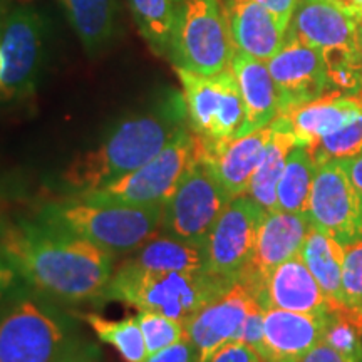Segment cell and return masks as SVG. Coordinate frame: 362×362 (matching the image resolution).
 <instances>
[{"label":"cell","mask_w":362,"mask_h":362,"mask_svg":"<svg viewBox=\"0 0 362 362\" xmlns=\"http://www.w3.org/2000/svg\"><path fill=\"white\" fill-rule=\"evenodd\" d=\"M0 253L27 282L66 302L104 297L115 255L42 220L0 218Z\"/></svg>","instance_id":"cell-1"},{"label":"cell","mask_w":362,"mask_h":362,"mask_svg":"<svg viewBox=\"0 0 362 362\" xmlns=\"http://www.w3.org/2000/svg\"><path fill=\"white\" fill-rule=\"evenodd\" d=\"M187 126L183 94L170 90L156 106L128 116L96 148L76 158L62 181L76 193L101 189L146 165Z\"/></svg>","instance_id":"cell-2"},{"label":"cell","mask_w":362,"mask_h":362,"mask_svg":"<svg viewBox=\"0 0 362 362\" xmlns=\"http://www.w3.org/2000/svg\"><path fill=\"white\" fill-rule=\"evenodd\" d=\"M232 284L208 270L155 272L124 260L112 272L104 297L136 310L160 312L185 324Z\"/></svg>","instance_id":"cell-3"},{"label":"cell","mask_w":362,"mask_h":362,"mask_svg":"<svg viewBox=\"0 0 362 362\" xmlns=\"http://www.w3.org/2000/svg\"><path fill=\"white\" fill-rule=\"evenodd\" d=\"M40 220L121 255L138 250L161 232L163 206L107 205L71 198L45 206Z\"/></svg>","instance_id":"cell-4"},{"label":"cell","mask_w":362,"mask_h":362,"mask_svg":"<svg viewBox=\"0 0 362 362\" xmlns=\"http://www.w3.org/2000/svg\"><path fill=\"white\" fill-rule=\"evenodd\" d=\"M235 52L221 0H181L168 49L171 64L215 76L230 69Z\"/></svg>","instance_id":"cell-5"},{"label":"cell","mask_w":362,"mask_h":362,"mask_svg":"<svg viewBox=\"0 0 362 362\" xmlns=\"http://www.w3.org/2000/svg\"><path fill=\"white\" fill-rule=\"evenodd\" d=\"M197 158V136L187 126L141 168L96 192L76 193L74 198L107 205L163 206Z\"/></svg>","instance_id":"cell-6"},{"label":"cell","mask_w":362,"mask_h":362,"mask_svg":"<svg viewBox=\"0 0 362 362\" xmlns=\"http://www.w3.org/2000/svg\"><path fill=\"white\" fill-rule=\"evenodd\" d=\"M187 107L188 128L206 146L238 138L245 123V106L230 69L202 76L175 67Z\"/></svg>","instance_id":"cell-7"},{"label":"cell","mask_w":362,"mask_h":362,"mask_svg":"<svg viewBox=\"0 0 362 362\" xmlns=\"http://www.w3.org/2000/svg\"><path fill=\"white\" fill-rule=\"evenodd\" d=\"M86 354L64 325L30 298L0 314V362H71Z\"/></svg>","instance_id":"cell-8"},{"label":"cell","mask_w":362,"mask_h":362,"mask_svg":"<svg viewBox=\"0 0 362 362\" xmlns=\"http://www.w3.org/2000/svg\"><path fill=\"white\" fill-rule=\"evenodd\" d=\"M230 202L232 198L206 163L197 158L163 205L160 233L205 245L211 228Z\"/></svg>","instance_id":"cell-9"},{"label":"cell","mask_w":362,"mask_h":362,"mask_svg":"<svg viewBox=\"0 0 362 362\" xmlns=\"http://www.w3.org/2000/svg\"><path fill=\"white\" fill-rule=\"evenodd\" d=\"M267 211L248 194L233 198L216 220L205 242L206 270L237 282L250 264Z\"/></svg>","instance_id":"cell-10"},{"label":"cell","mask_w":362,"mask_h":362,"mask_svg":"<svg viewBox=\"0 0 362 362\" xmlns=\"http://www.w3.org/2000/svg\"><path fill=\"white\" fill-rule=\"evenodd\" d=\"M45 22L30 6L8 11L0 30V101L22 98L33 90L42 59Z\"/></svg>","instance_id":"cell-11"},{"label":"cell","mask_w":362,"mask_h":362,"mask_svg":"<svg viewBox=\"0 0 362 362\" xmlns=\"http://www.w3.org/2000/svg\"><path fill=\"white\" fill-rule=\"evenodd\" d=\"M307 216L312 226L341 245L362 238V194L341 160L327 161L317 168Z\"/></svg>","instance_id":"cell-12"},{"label":"cell","mask_w":362,"mask_h":362,"mask_svg":"<svg viewBox=\"0 0 362 362\" xmlns=\"http://www.w3.org/2000/svg\"><path fill=\"white\" fill-rule=\"evenodd\" d=\"M267 67L279 90L280 115L330 93L324 56L292 34Z\"/></svg>","instance_id":"cell-13"},{"label":"cell","mask_w":362,"mask_h":362,"mask_svg":"<svg viewBox=\"0 0 362 362\" xmlns=\"http://www.w3.org/2000/svg\"><path fill=\"white\" fill-rule=\"evenodd\" d=\"M310 228L307 215L287 211H267L259 228L252 260L238 280L259 296L277 267L300 253L302 243Z\"/></svg>","instance_id":"cell-14"},{"label":"cell","mask_w":362,"mask_h":362,"mask_svg":"<svg viewBox=\"0 0 362 362\" xmlns=\"http://www.w3.org/2000/svg\"><path fill=\"white\" fill-rule=\"evenodd\" d=\"M287 33L317 49L324 59L359 54L356 16L336 0H298Z\"/></svg>","instance_id":"cell-15"},{"label":"cell","mask_w":362,"mask_h":362,"mask_svg":"<svg viewBox=\"0 0 362 362\" xmlns=\"http://www.w3.org/2000/svg\"><path fill=\"white\" fill-rule=\"evenodd\" d=\"M255 304V293L237 280L223 293L189 317L185 322L187 339L198 351L202 362L226 342L235 341L247 314Z\"/></svg>","instance_id":"cell-16"},{"label":"cell","mask_w":362,"mask_h":362,"mask_svg":"<svg viewBox=\"0 0 362 362\" xmlns=\"http://www.w3.org/2000/svg\"><path fill=\"white\" fill-rule=\"evenodd\" d=\"M270 136L272 123L216 146H206L197 138L198 158L206 163L218 183L233 200L247 194Z\"/></svg>","instance_id":"cell-17"},{"label":"cell","mask_w":362,"mask_h":362,"mask_svg":"<svg viewBox=\"0 0 362 362\" xmlns=\"http://www.w3.org/2000/svg\"><path fill=\"white\" fill-rule=\"evenodd\" d=\"M336 314V312H334ZM264 309V362H297L324 341L332 315Z\"/></svg>","instance_id":"cell-18"},{"label":"cell","mask_w":362,"mask_h":362,"mask_svg":"<svg viewBox=\"0 0 362 362\" xmlns=\"http://www.w3.org/2000/svg\"><path fill=\"white\" fill-rule=\"evenodd\" d=\"M257 300L264 309L275 307L314 315H330L336 312L300 255L292 257L272 272Z\"/></svg>","instance_id":"cell-19"},{"label":"cell","mask_w":362,"mask_h":362,"mask_svg":"<svg viewBox=\"0 0 362 362\" xmlns=\"http://www.w3.org/2000/svg\"><path fill=\"white\" fill-rule=\"evenodd\" d=\"M235 51L270 61L280 51L287 33L262 4L255 0H221Z\"/></svg>","instance_id":"cell-20"},{"label":"cell","mask_w":362,"mask_h":362,"mask_svg":"<svg viewBox=\"0 0 362 362\" xmlns=\"http://www.w3.org/2000/svg\"><path fill=\"white\" fill-rule=\"evenodd\" d=\"M362 112V104L356 96L325 93L314 101L284 112L297 146L309 148L324 136L336 133Z\"/></svg>","instance_id":"cell-21"},{"label":"cell","mask_w":362,"mask_h":362,"mask_svg":"<svg viewBox=\"0 0 362 362\" xmlns=\"http://www.w3.org/2000/svg\"><path fill=\"white\" fill-rule=\"evenodd\" d=\"M230 67L245 106V123L240 136L269 126L280 115V96L267 62L235 52Z\"/></svg>","instance_id":"cell-22"},{"label":"cell","mask_w":362,"mask_h":362,"mask_svg":"<svg viewBox=\"0 0 362 362\" xmlns=\"http://www.w3.org/2000/svg\"><path fill=\"white\" fill-rule=\"evenodd\" d=\"M59 4L86 52L94 56L112 42L119 21V0H59Z\"/></svg>","instance_id":"cell-23"},{"label":"cell","mask_w":362,"mask_h":362,"mask_svg":"<svg viewBox=\"0 0 362 362\" xmlns=\"http://www.w3.org/2000/svg\"><path fill=\"white\" fill-rule=\"evenodd\" d=\"M297 146L296 136L285 116L279 115L272 121V136L262 161L250 181L247 194L265 211L277 210V185L284 173L288 153Z\"/></svg>","instance_id":"cell-24"},{"label":"cell","mask_w":362,"mask_h":362,"mask_svg":"<svg viewBox=\"0 0 362 362\" xmlns=\"http://www.w3.org/2000/svg\"><path fill=\"white\" fill-rule=\"evenodd\" d=\"M298 255L304 260L310 274L314 275L317 284L320 285L332 309L336 312H344V245L310 225Z\"/></svg>","instance_id":"cell-25"},{"label":"cell","mask_w":362,"mask_h":362,"mask_svg":"<svg viewBox=\"0 0 362 362\" xmlns=\"http://www.w3.org/2000/svg\"><path fill=\"white\" fill-rule=\"evenodd\" d=\"M131 257L134 265L155 272H202L206 270L205 245L187 242L171 235L158 233Z\"/></svg>","instance_id":"cell-26"},{"label":"cell","mask_w":362,"mask_h":362,"mask_svg":"<svg viewBox=\"0 0 362 362\" xmlns=\"http://www.w3.org/2000/svg\"><path fill=\"white\" fill-rule=\"evenodd\" d=\"M317 166L309 149L296 146L288 153L277 185V210L307 215Z\"/></svg>","instance_id":"cell-27"},{"label":"cell","mask_w":362,"mask_h":362,"mask_svg":"<svg viewBox=\"0 0 362 362\" xmlns=\"http://www.w3.org/2000/svg\"><path fill=\"white\" fill-rule=\"evenodd\" d=\"M181 0H128L138 33L158 56L168 57L170 40Z\"/></svg>","instance_id":"cell-28"},{"label":"cell","mask_w":362,"mask_h":362,"mask_svg":"<svg viewBox=\"0 0 362 362\" xmlns=\"http://www.w3.org/2000/svg\"><path fill=\"white\" fill-rule=\"evenodd\" d=\"M83 319L90 325L99 341L115 347L124 362H144L148 359L149 352L136 315L110 320L98 314H86Z\"/></svg>","instance_id":"cell-29"},{"label":"cell","mask_w":362,"mask_h":362,"mask_svg":"<svg viewBox=\"0 0 362 362\" xmlns=\"http://www.w3.org/2000/svg\"><path fill=\"white\" fill-rule=\"evenodd\" d=\"M309 149L315 166L332 160H347L362 151V112L336 133L324 136Z\"/></svg>","instance_id":"cell-30"},{"label":"cell","mask_w":362,"mask_h":362,"mask_svg":"<svg viewBox=\"0 0 362 362\" xmlns=\"http://www.w3.org/2000/svg\"><path fill=\"white\" fill-rule=\"evenodd\" d=\"M344 314L362 332V238L344 245L342 265Z\"/></svg>","instance_id":"cell-31"},{"label":"cell","mask_w":362,"mask_h":362,"mask_svg":"<svg viewBox=\"0 0 362 362\" xmlns=\"http://www.w3.org/2000/svg\"><path fill=\"white\" fill-rule=\"evenodd\" d=\"M139 327H141L144 342H146L149 354L173 346V344L187 339L185 324L160 312L138 310L136 314Z\"/></svg>","instance_id":"cell-32"},{"label":"cell","mask_w":362,"mask_h":362,"mask_svg":"<svg viewBox=\"0 0 362 362\" xmlns=\"http://www.w3.org/2000/svg\"><path fill=\"white\" fill-rule=\"evenodd\" d=\"M330 90L344 96H357L362 90V59L359 54H341L324 59Z\"/></svg>","instance_id":"cell-33"},{"label":"cell","mask_w":362,"mask_h":362,"mask_svg":"<svg viewBox=\"0 0 362 362\" xmlns=\"http://www.w3.org/2000/svg\"><path fill=\"white\" fill-rule=\"evenodd\" d=\"M324 341L336 347L344 354L356 357L361 361L362 357V332L359 327L352 322L349 317L344 314H336L330 319L329 329L325 332Z\"/></svg>","instance_id":"cell-34"},{"label":"cell","mask_w":362,"mask_h":362,"mask_svg":"<svg viewBox=\"0 0 362 362\" xmlns=\"http://www.w3.org/2000/svg\"><path fill=\"white\" fill-rule=\"evenodd\" d=\"M235 341L247 344L262 356V351H264V307L259 304V300L247 314Z\"/></svg>","instance_id":"cell-35"},{"label":"cell","mask_w":362,"mask_h":362,"mask_svg":"<svg viewBox=\"0 0 362 362\" xmlns=\"http://www.w3.org/2000/svg\"><path fill=\"white\" fill-rule=\"evenodd\" d=\"M205 362H264L259 352L240 341H230L214 352Z\"/></svg>","instance_id":"cell-36"},{"label":"cell","mask_w":362,"mask_h":362,"mask_svg":"<svg viewBox=\"0 0 362 362\" xmlns=\"http://www.w3.org/2000/svg\"><path fill=\"white\" fill-rule=\"evenodd\" d=\"M144 362H202L200 354L188 339L165 347V349L149 354Z\"/></svg>","instance_id":"cell-37"},{"label":"cell","mask_w":362,"mask_h":362,"mask_svg":"<svg viewBox=\"0 0 362 362\" xmlns=\"http://www.w3.org/2000/svg\"><path fill=\"white\" fill-rule=\"evenodd\" d=\"M297 362H359V359L344 354V352L332 347L330 344L320 341Z\"/></svg>","instance_id":"cell-38"},{"label":"cell","mask_w":362,"mask_h":362,"mask_svg":"<svg viewBox=\"0 0 362 362\" xmlns=\"http://www.w3.org/2000/svg\"><path fill=\"white\" fill-rule=\"evenodd\" d=\"M255 2L262 4L277 19L279 25L287 33L298 0H255Z\"/></svg>","instance_id":"cell-39"},{"label":"cell","mask_w":362,"mask_h":362,"mask_svg":"<svg viewBox=\"0 0 362 362\" xmlns=\"http://www.w3.org/2000/svg\"><path fill=\"white\" fill-rule=\"evenodd\" d=\"M21 274L17 272L11 262L0 253V297L6 296L8 291H12L16 287V284L19 282Z\"/></svg>","instance_id":"cell-40"},{"label":"cell","mask_w":362,"mask_h":362,"mask_svg":"<svg viewBox=\"0 0 362 362\" xmlns=\"http://www.w3.org/2000/svg\"><path fill=\"white\" fill-rule=\"evenodd\" d=\"M341 161H342L344 168H346V171H347V175H349L351 181L357 188V192L362 194V151L359 153V155L347 158V160H341Z\"/></svg>","instance_id":"cell-41"},{"label":"cell","mask_w":362,"mask_h":362,"mask_svg":"<svg viewBox=\"0 0 362 362\" xmlns=\"http://www.w3.org/2000/svg\"><path fill=\"white\" fill-rule=\"evenodd\" d=\"M339 6H342L346 11H349L351 13H356L362 8V0H336Z\"/></svg>","instance_id":"cell-42"},{"label":"cell","mask_w":362,"mask_h":362,"mask_svg":"<svg viewBox=\"0 0 362 362\" xmlns=\"http://www.w3.org/2000/svg\"><path fill=\"white\" fill-rule=\"evenodd\" d=\"M356 29H357V51L362 59V13H356Z\"/></svg>","instance_id":"cell-43"},{"label":"cell","mask_w":362,"mask_h":362,"mask_svg":"<svg viewBox=\"0 0 362 362\" xmlns=\"http://www.w3.org/2000/svg\"><path fill=\"white\" fill-rule=\"evenodd\" d=\"M8 13V0H0V30H2V24L6 21Z\"/></svg>","instance_id":"cell-44"},{"label":"cell","mask_w":362,"mask_h":362,"mask_svg":"<svg viewBox=\"0 0 362 362\" xmlns=\"http://www.w3.org/2000/svg\"><path fill=\"white\" fill-rule=\"evenodd\" d=\"M71 362H90V357H89V354H86V356L78 357V359H74V361H71Z\"/></svg>","instance_id":"cell-45"},{"label":"cell","mask_w":362,"mask_h":362,"mask_svg":"<svg viewBox=\"0 0 362 362\" xmlns=\"http://www.w3.org/2000/svg\"><path fill=\"white\" fill-rule=\"evenodd\" d=\"M0 76H2V54H0Z\"/></svg>","instance_id":"cell-46"},{"label":"cell","mask_w":362,"mask_h":362,"mask_svg":"<svg viewBox=\"0 0 362 362\" xmlns=\"http://www.w3.org/2000/svg\"><path fill=\"white\" fill-rule=\"evenodd\" d=\"M357 13H362V8H361V11H359V12H357Z\"/></svg>","instance_id":"cell-47"},{"label":"cell","mask_w":362,"mask_h":362,"mask_svg":"<svg viewBox=\"0 0 362 362\" xmlns=\"http://www.w3.org/2000/svg\"><path fill=\"white\" fill-rule=\"evenodd\" d=\"M359 362H362V357H361V361H359Z\"/></svg>","instance_id":"cell-48"}]
</instances>
